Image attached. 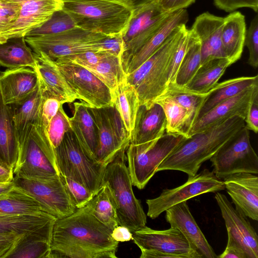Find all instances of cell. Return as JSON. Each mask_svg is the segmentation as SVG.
Here are the masks:
<instances>
[{
    "mask_svg": "<svg viewBox=\"0 0 258 258\" xmlns=\"http://www.w3.org/2000/svg\"><path fill=\"white\" fill-rule=\"evenodd\" d=\"M112 230L98 221L86 206L56 219L53 228L49 258H116L119 242Z\"/></svg>",
    "mask_w": 258,
    "mask_h": 258,
    "instance_id": "cell-1",
    "label": "cell"
},
{
    "mask_svg": "<svg viewBox=\"0 0 258 258\" xmlns=\"http://www.w3.org/2000/svg\"><path fill=\"white\" fill-rule=\"evenodd\" d=\"M244 125V120L235 116L186 137L162 161L157 172L172 170L195 175L202 164Z\"/></svg>",
    "mask_w": 258,
    "mask_h": 258,
    "instance_id": "cell-2",
    "label": "cell"
},
{
    "mask_svg": "<svg viewBox=\"0 0 258 258\" xmlns=\"http://www.w3.org/2000/svg\"><path fill=\"white\" fill-rule=\"evenodd\" d=\"M138 0H62L77 27L108 37L122 36Z\"/></svg>",
    "mask_w": 258,
    "mask_h": 258,
    "instance_id": "cell-3",
    "label": "cell"
},
{
    "mask_svg": "<svg viewBox=\"0 0 258 258\" xmlns=\"http://www.w3.org/2000/svg\"><path fill=\"white\" fill-rule=\"evenodd\" d=\"M186 29V25L176 28L152 55L126 75V81L137 93L140 105L150 106L164 93L171 56Z\"/></svg>",
    "mask_w": 258,
    "mask_h": 258,
    "instance_id": "cell-4",
    "label": "cell"
},
{
    "mask_svg": "<svg viewBox=\"0 0 258 258\" xmlns=\"http://www.w3.org/2000/svg\"><path fill=\"white\" fill-rule=\"evenodd\" d=\"M127 148L122 149L107 165L102 184H106L108 188L118 225L127 227L133 233L146 226L147 216L133 190L131 176L125 162Z\"/></svg>",
    "mask_w": 258,
    "mask_h": 258,
    "instance_id": "cell-5",
    "label": "cell"
},
{
    "mask_svg": "<svg viewBox=\"0 0 258 258\" xmlns=\"http://www.w3.org/2000/svg\"><path fill=\"white\" fill-rule=\"evenodd\" d=\"M55 155L60 175L83 184L93 195L97 193L102 185L106 166L83 151L71 129L55 149Z\"/></svg>",
    "mask_w": 258,
    "mask_h": 258,
    "instance_id": "cell-6",
    "label": "cell"
},
{
    "mask_svg": "<svg viewBox=\"0 0 258 258\" xmlns=\"http://www.w3.org/2000/svg\"><path fill=\"white\" fill-rule=\"evenodd\" d=\"M107 37L77 27L55 34L25 36V39L34 53L55 60L86 51L104 52L102 43Z\"/></svg>",
    "mask_w": 258,
    "mask_h": 258,
    "instance_id": "cell-7",
    "label": "cell"
},
{
    "mask_svg": "<svg viewBox=\"0 0 258 258\" xmlns=\"http://www.w3.org/2000/svg\"><path fill=\"white\" fill-rule=\"evenodd\" d=\"M185 138L181 134L166 133L154 143L136 145L130 143L126 159L133 185L143 189L162 161Z\"/></svg>",
    "mask_w": 258,
    "mask_h": 258,
    "instance_id": "cell-8",
    "label": "cell"
},
{
    "mask_svg": "<svg viewBox=\"0 0 258 258\" xmlns=\"http://www.w3.org/2000/svg\"><path fill=\"white\" fill-rule=\"evenodd\" d=\"M213 172L221 179L239 172L258 173V157L251 146L245 125L236 132L210 159Z\"/></svg>",
    "mask_w": 258,
    "mask_h": 258,
    "instance_id": "cell-9",
    "label": "cell"
},
{
    "mask_svg": "<svg viewBox=\"0 0 258 258\" xmlns=\"http://www.w3.org/2000/svg\"><path fill=\"white\" fill-rule=\"evenodd\" d=\"M170 13L163 10L157 1L140 0L136 2L130 23L122 35L123 68L130 58L155 34Z\"/></svg>",
    "mask_w": 258,
    "mask_h": 258,
    "instance_id": "cell-10",
    "label": "cell"
},
{
    "mask_svg": "<svg viewBox=\"0 0 258 258\" xmlns=\"http://www.w3.org/2000/svg\"><path fill=\"white\" fill-rule=\"evenodd\" d=\"M224 189L223 180L218 178L213 171L204 169L194 176H188L187 180L181 185L164 189L158 197L147 200V216L152 219H155L167 209L179 203L200 195Z\"/></svg>",
    "mask_w": 258,
    "mask_h": 258,
    "instance_id": "cell-11",
    "label": "cell"
},
{
    "mask_svg": "<svg viewBox=\"0 0 258 258\" xmlns=\"http://www.w3.org/2000/svg\"><path fill=\"white\" fill-rule=\"evenodd\" d=\"M13 181L41 203L56 219L69 216L77 209L60 175L38 178L14 176Z\"/></svg>",
    "mask_w": 258,
    "mask_h": 258,
    "instance_id": "cell-12",
    "label": "cell"
},
{
    "mask_svg": "<svg viewBox=\"0 0 258 258\" xmlns=\"http://www.w3.org/2000/svg\"><path fill=\"white\" fill-rule=\"evenodd\" d=\"M56 63L81 102L96 108L113 105L110 90L85 68L71 62Z\"/></svg>",
    "mask_w": 258,
    "mask_h": 258,
    "instance_id": "cell-13",
    "label": "cell"
},
{
    "mask_svg": "<svg viewBox=\"0 0 258 258\" xmlns=\"http://www.w3.org/2000/svg\"><path fill=\"white\" fill-rule=\"evenodd\" d=\"M133 240L139 248L157 250L175 258H201L181 231L174 226L158 230L145 226L133 232Z\"/></svg>",
    "mask_w": 258,
    "mask_h": 258,
    "instance_id": "cell-14",
    "label": "cell"
},
{
    "mask_svg": "<svg viewBox=\"0 0 258 258\" xmlns=\"http://www.w3.org/2000/svg\"><path fill=\"white\" fill-rule=\"evenodd\" d=\"M21 5L18 18L11 27L0 35V43L13 37H25L41 26L53 14L62 9V0H18Z\"/></svg>",
    "mask_w": 258,
    "mask_h": 258,
    "instance_id": "cell-15",
    "label": "cell"
},
{
    "mask_svg": "<svg viewBox=\"0 0 258 258\" xmlns=\"http://www.w3.org/2000/svg\"><path fill=\"white\" fill-rule=\"evenodd\" d=\"M215 199L228 234L241 245L247 258H258V236L249 221L233 207L224 195L217 191Z\"/></svg>",
    "mask_w": 258,
    "mask_h": 258,
    "instance_id": "cell-16",
    "label": "cell"
},
{
    "mask_svg": "<svg viewBox=\"0 0 258 258\" xmlns=\"http://www.w3.org/2000/svg\"><path fill=\"white\" fill-rule=\"evenodd\" d=\"M225 189L235 209L246 217L258 220V177L257 174L239 172L223 179Z\"/></svg>",
    "mask_w": 258,
    "mask_h": 258,
    "instance_id": "cell-17",
    "label": "cell"
},
{
    "mask_svg": "<svg viewBox=\"0 0 258 258\" xmlns=\"http://www.w3.org/2000/svg\"><path fill=\"white\" fill-rule=\"evenodd\" d=\"M165 212L166 221L181 231L191 248L201 258L218 257L191 214L186 201L175 205Z\"/></svg>",
    "mask_w": 258,
    "mask_h": 258,
    "instance_id": "cell-18",
    "label": "cell"
},
{
    "mask_svg": "<svg viewBox=\"0 0 258 258\" xmlns=\"http://www.w3.org/2000/svg\"><path fill=\"white\" fill-rule=\"evenodd\" d=\"M257 91L258 85L249 87L218 104L192 124L187 137L235 116L244 120L252 98Z\"/></svg>",
    "mask_w": 258,
    "mask_h": 258,
    "instance_id": "cell-19",
    "label": "cell"
},
{
    "mask_svg": "<svg viewBox=\"0 0 258 258\" xmlns=\"http://www.w3.org/2000/svg\"><path fill=\"white\" fill-rule=\"evenodd\" d=\"M224 19L205 12L196 18L190 29L200 42L201 64L213 59L226 57L221 40Z\"/></svg>",
    "mask_w": 258,
    "mask_h": 258,
    "instance_id": "cell-20",
    "label": "cell"
},
{
    "mask_svg": "<svg viewBox=\"0 0 258 258\" xmlns=\"http://www.w3.org/2000/svg\"><path fill=\"white\" fill-rule=\"evenodd\" d=\"M14 176L29 178L59 176L58 168L54 166L30 136L20 146L18 158L14 169Z\"/></svg>",
    "mask_w": 258,
    "mask_h": 258,
    "instance_id": "cell-21",
    "label": "cell"
},
{
    "mask_svg": "<svg viewBox=\"0 0 258 258\" xmlns=\"http://www.w3.org/2000/svg\"><path fill=\"white\" fill-rule=\"evenodd\" d=\"M35 57L34 70L38 76L43 91L47 96L58 100L62 104L73 103L78 99L54 60L35 53Z\"/></svg>",
    "mask_w": 258,
    "mask_h": 258,
    "instance_id": "cell-22",
    "label": "cell"
},
{
    "mask_svg": "<svg viewBox=\"0 0 258 258\" xmlns=\"http://www.w3.org/2000/svg\"><path fill=\"white\" fill-rule=\"evenodd\" d=\"M166 119L162 107L154 102L149 106L139 105L130 143L140 145L154 143L166 133Z\"/></svg>",
    "mask_w": 258,
    "mask_h": 258,
    "instance_id": "cell-23",
    "label": "cell"
},
{
    "mask_svg": "<svg viewBox=\"0 0 258 258\" xmlns=\"http://www.w3.org/2000/svg\"><path fill=\"white\" fill-rule=\"evenodd\" d=\"M56 220L50 214L0 216V232L25 234L28 239H40L50 242Z\"/></svg>",
    "mask_w": 258,
    "mask_h": 258,
    "instance_id": "cell-24",
    "label": "cell"
},
{
    "mask_svg": "<svg viewBox=\"0 0 258 258\" xmlns=\"http://www.w3.org/2000/svg\"><path fill=\"white\" fill-rule=\"evenodd\" d=\"M44 93L39 80L36 89L27 97L8 104L20 146L29 138L38 118Z\"/></svg>",
    "mask_w": 258,
    "mask_h": 258,
    "instance_id": "cell-25",
    "label": "cell"
},
{
    "mask_svg": "<svg viewBox=\"0 0 258 258\" xmlns=\"http://www.w3.org/2000/svg\"><path fill=\"white\" fill-rule=\"evenodd\" d=\"M38 84L37 73L30 67L8 69L0 73V90L7 105L27 97Z\"/></svg>",
    "mask_w": 258,
    "mask_h": 258,
    "instance_id": "cell-26",
    "label": "cell"
},
{
    "mask_svg": "<svg viewBox=\"0 0 258 258\" xmlns=\"http://www.w3.org/2000/svg\"><path fill=\"white\" fill-rule=\"evenodd\" d=\"M188 14L185 9L170 13L151 38L128 59L123 69L126 75L138 68L152 55L177 27L186 25Z\"/></svg>",
    "mask_w": 258,
    "mask_h": 258,
    "instance_id": "cell-27",
    "label": "cell"
},
{
    "mask_svg": "<svg viewBox=\"0 0 258 258\" xmlns=\"http://www.w3.org/2000/svg\"><path fill=\"white\" fill-rule=\"evenodd\" d=\"M258 85V76L240 77L217 83L207 93L197 110L193 123L218 104L244 90Z\"/></svg>",
    "mask_w": 258,
    "mask_h": 258,
    "instance_id": "cell-28",
    "label": "cell"
},
{
    "mask_svg": "<svg viewBox=\"0 0 258 258\" xmlns=\"http://www.w3.org/2000/svg\"><path fill=\"white\" fill-rule=\"evenodd\" d=\"M88 106L81 102L74 103L73 115L70 117L71 128L83 151L96 160L98 149L97 131Z\"/></svg>",
    "mask_w": 258,
    "mask_h": 258,
    "instance_id": "cell-29",
    "label": "cell"
},
{
    "mask_svg": "<svg viewBox=\"0 0 258 258\" xmlns=\"http://www.w3.org/2000/svg\"><path fill=\"white\" fill-rule=\"evenodd\" d=\"M89 111L96 126L98 149L96 160L107 166L118 155L123 148V145L115 136L104 108H92L88 106Z\"/></svg>",
    "mask_w": 258,
    "mask_h": 258,
    "instance_id": "cell-30",
    "label": "cell"
},
{
    "mask_svg": "<svg viewBox=\"0 0 258 258\" xmlns=\"http://www.w3.org/2000/svg\"><path fill=\"white\" fill-rule=\"evenodd\" d=\"M19 152V144L10 109L5 103L0 90V166L14 171Z\"/></svg>",
    "mask_w": 258,
    "mask_h": 258,
    "instance_id": "cell-31",
    "label": "cell"
},
{
    "mask_svg": "<svg viewBox=\"0 0 258 258\" xmlns=\"http://www.w3.org/2000/svg\"><path fill=\"white\" fill-rule=\"evenodd\" d=\"M221 40L225 55L232 64L241 57L246 33L244 16L239 12H231L224 17Z\"/></svg>",
    "mask_w": 258,
    "mask_h": 258,
    "instance_id": "cell-32",
    "label": "cell"
},
{
    "mask_svg": "<svg viewBox=\"0 0 258 258\" xmlns=\"http://www.w3.org/2000/svg\"><path fill=\"white\" fill-rule=\"evenodd\" d=\"M45 214L50 213L41 203L27 192L15 185L0 195V216H37Z\"/></svg>",
    "mask_w": 258,
    "mask_h": 258,
    "instance_id": "cell-33",
    "label": "cell"
},
{
    "mask_svg": "<svg viewBox=\"0 0 258 258\" xmlns=\"http://www.w3.org/2000/svg\"><path fill=\"white\" fill-rule=\"evenodd\" d=\"M61 104L58 100L48 97L44 93V99L38 118L31 133L36 143L52 163L57 168L55 151L49 140L48 130L51 119Z\"/></svg>",
    "mask_w": 258,
    "mask_h": 258,
    "instance_id": "cell-34",
    "label": "cell"
},
{
    "mask_svg": "<svg viewBox=\"0 0 258 258\" xmlns=\"http://www.w3.org/2000/svg\"><path fill=\"white\" fill-rule=\"evenodd\" d=\"M231 64L230 60L226 57L208 61L201 65L185 86L178 87L190 93L203 95L217 83L227 68Z\"/></svg>",
    "mask_w": 258,
    "mask_h": 258,
    "instance_id": "cell-35",
    "label": "cell"
},
{
    "mask_svg": "<svg viewBox=\"0 0 258 258\" xmlns=\"http://www.w3.org/2000/svg\"><path fill=\"white\" fill-rule=\"evenodd\" d=\"M0 65L8 69H35V53L27 46L25 37L11 38L0 43Z\"/></svg>",
    "mask_w": 258,
    "mask_h": 258,
    "instance_id": "cell-36",
    "label": "cell"
},
{
    "mask_svg": "<svg viewBox=\"0 0 258 258\" xmlns=\"http://www.w3.org/2000/svg\"><path fill=\"white\" fill-rule=\"evenodd\" d=\"M154 102L162 108L166 119V133L181 134L187 137L194 122L193 115L170 96L162 95Z\"/></svg>",
    "mask_w": 258,
    "mask_h": 258,
    "instance_id": "cell-37",
    "label": "cell"
},
{
    "mask_svg": "<svg viewBox=\"0 0 258 258\" xmlns=\"http://www.w3.org/2000/svg\"><path fill=\"white\" fill-rule=\"evenodd\" d=\"M111 93L113 105L118 111L131 136L140 105L137 93L125 79Z\"/></svg>",
    "mask_w": 258,
    "mask_h": 258,
    "instance_id": "cell-38",
    "label": "cell"
},
{
    "mask_svg": "<svg viewBox=\"0 0 258 258\" xmlns=\"http://www.w3.org/2000/svg\"><path fill=\"white\" fill-rule=\"evenodd\" d=\"M190 33L186 49L176 74V86H185L194 77L201 65V45L197 36L189 29Z\"/></svg>",
    "mask_w": 258,
    "mask_h": 258,
    "instance_id": "cell-39",
    "label": "cell"
},
{
    "mask_svg": "<svg viewBox=\"0 0 258 258\" xmlns=\"http://www.w3.org/2000/svg\"><path fill=\"white\" fill-rule=\"evenodd\" d=\"M86 206L93 216L112 230L118 225L115 208L106 184L102 185Z\"/></svg>",
    "mask_w": 258,
    "mask_h": 258,
    "instance_id": "cell-40",
    "label": "cell"
},
{
    "mask_svg": "<svg viewBox=\"0 0 258 258\" xmlns=\"http://www.w3.org/2000/svg\"><path fill=\"white\" fill-rule=\"evenodd\" d=\"M113 91L126 78L121 57L108 54L97 64L85 68Z\"/></svg>",
    "mask_w": 258,
    "mask_h": 258,
    "instance_id": "cell-41",
    "label": "cell"
},
{
    "mask_svg": "<svg viewBox=\"0 0 258 258\" xmlns=\"http://www.w3.org/2000/svg\"><path fill=\"white\" fill-rule=\"evenodd\" d=\"M77 27L73 18L62 9L55 12L41 26L31 31L26 36L55 34Z\"/></svg>",
    "mask_w": 258,
    "mask_h": 258,
    "instance_id": "cell-42",
    "label": "cell"
},
{
    "mask_svg": "<svg viewBox=\"0 0 258 258\" xmlns=\"http://www.w3.org/2000/svg\"><path fill=\"white\" fill-rule=\"evenodd\" d=\"M50 242L26 236L9 255L12 258H49Z\"/></svg>",
    "mask_w": 258,
    "mask_h": 258,
    "instance_id": "cell-43",
    "label": "cell"
},
{
    "mask_svg": "<svg viewBox=\"0 0 258 258\" xmlns=\"http://www.w3.org/2000/svg\"><path fill=\"white\" fill-rule=\"evenodd\" d=\"M62 105L51 119L48 130L49 140L54 151L60 144L65 134L71 129L70 117L66 113Z\"/></svg>",
    "mask_w": 258,
    "mask_h": 258,
    "instance_id": "cell-44",
    "label": "cell"
},
{
    "mask_svg": "<svg viewBox=\"0 0 258 258\" xmlns=\"http://www.w3.org/2000/svg\"><path fill=\"white\" fill-rule=\"evenodd\" d=\"M69 194L77 209L86 206L94 196L84 185L66 176L60 175Z\"/></svg>",
    "mask_w": 258,
    "mask_h": 258,
    "instance_id": "cell-45",
    "label": "cell"
},
{
    "mask_svg": "<svg viewBox=\"0 0 258 258\" xmlns=\"http://www.w3.org/2000/svg\"><path fill=\"white\" fill-rule=\"evenodd\" d=\"M189 33V29L186 28L171 56L167 73V86L174 82L176 74L186 49Z\"/></svg>",
    "mask_w": 258,
    "mask_h": 258,
    "instance_id": "cell-46",
    "label": "cell"
},
{
    "mask_svg": "<svg viewBox=\"0 0 258 258\" xmlns=\"http://www.w3.org/2000/svg\"><path fill=\"white\" fill-rule=\"evenodd\" d=\"M20 8L18 0H0V35L8 31L16 22Z\"/></svg>",
    "mask_w": 258,
    "mask_h": 258,
    "instance_id": "cell-47",
    "label": "cell"
},
{
    "mask_svg": "<svg viewBox=\"0 0 258 258\" xmlns=\"http://www.w3.org/2000/svg\"><path fill=\"white\" fill-rule=\"evenodd\" d=\"M244 45L247 47L249 56L247 63L253 68L258 66V16L251 20L250 26L246 31Z\"/></svg>",
    "mask_w": 258,
    "mask_h": 258,
    "instance_id": "cell-48",
    "label": "cell"
},
{
    "mask_svg": "<svg viewBox=\"0 0 258 258\" xmlns=\"http://www.w3.org/2000/svg\"><path fill=\"white\" fill-rule=\"evenodd\" d=\"M104 109L115 136L123 145H128L130 143L131 136L118 111L113 105L104 107Z\"/></svg>",
    "mask_w": 258,
    "mask_h": 258,
    "instance_id": "cell-49",
    "label": "cell"
},
{
    "mask_svg": "<svg viewBox=\"0 0 258 258\" xmlns=\"http://www.w3.org/2000/svg\"><path fill=\"white\" fill-rule=\"evenodd\" d=\"M108 54H110L104 52L86 51L60 58L54 61L56 62H71L87 68L95 65Z\"/></svg>",
    "mask_w": 258,
    "mask_h": 258,
    "instance_id": "cell-50",
    "label": "cell"
},
{
    "mask_svg": "<svg viewBox=\"0 0 258 258\" xmlns=\"http://www.w3.org/2000/svg\"><path fill=\"white\" fill-rule=\"evenodd\" d=\"M25 236V234L0 232V258L8 257Z\"/></svg>",
    "mask_w": 258,
    "mask_h": 258,
    "instance_id": "cell-51",
    "label": "cell"
},
{
    "mask_svg": "<svg viewBox=\"0 0 258 258\" xmlns=\"http://www.w3.org/2000/svg\"><path fill=\"white\" fill-rule=\"evenodd\" d=\"M216 7L227 12H232L241 8L251 9L257 12L258 0H214Z\"/></svg>",
    "mask_w": 258,
    "mask_h": 258,
    "instance_id": "cell-52",
    "label": "cell"
},
{
    "mask_svg": "<svg viewBox=\"0 0 258 258\" xmlns=\"http://www.w3.org/2000/svg\"><path fill=\"white\" fill-rule=\"evenodd\" d=\"M246 127L257 133L258 132V91H256L249 106L244 119Z\"/></svg>",
    "mask_w": 258,
    "mask_h": 258,
    "instance_id": "cell-53",
    "label": "cell"
},
{
    "mask_svg": "<svg viewBox=\"0 0 258 258\" xmlns=\"http://www.w3.org/2000/svg\"><path fill=\"white\" fill-rule=\"evenodd\" d=\"M102 48L104 52L122 58L124 50L122 36L106 38L103 42Z\"/></svg>",
    "mask_w": 258,
    "mask_h": 258,
    "instance_id": "cell-54",
    "label": "cell"
},
{
    "mask_svg": "<svg viewBox=\"0 0 258 258\" xmlns=\"http://www.w3.org/2000/svg\"><path fill=\"white\" fill-rule=\"evenodd\" d=\"M220 258H247L241 245L232 236L228 234V241L224 251L220 255Z\"/></svg>",
    "mask_w": 258,
    "mask_h": 258,
    "instance_id": "cell-55",
    "label": "cell"
},
{
    "mask_svg": "<svg viewBox=\"0 0 258 258\" xmlns=\"http://www.w3.org/2000/svg\"><path fill=\"white\" fill-rule=\"evenodd\" d=\"M196 0H159L158 4L165 11L172 13L181 9H185Z\"/></svg>",
    "mask_w": 258,
    "mask_h": 258,
    "instance_id": "cell-56",
    "label": "cell"
},
{
    "mask_svg": "<svg viewBox=\"0 0 258 258\" xmlns=\"http://www.w3.org/2000/svg\"><path fill=\"white\" fill-rule=\"evenodd\" d=\"M111 236L118 242L133 240V233L127 227L119 225L112 230Z\"/></svg>",
    "mask_w": 258,
    "mask_h": 258,
    "instance_id": "cell-57",
    "label": "cell"
},
{
    "mask_svg": "<svg viewBox=\"0 0 258 258\" xmlns=\"http://www.w3.org/2000/svg\"><path fill=\"white\" fill-rule=\"evenodd\" d=\"M14 174L13 170L8 169L0 166V183H6L13 181Z\"/></svg>",
    "mask_w": 258,
    "mask_h": 258,
    "instance_id": "cell-58",
    "label": "cell"
},
{
    "mask_svg": "<svg viewBox=\"0 0 258 258\" xmlns=\"http://www.w3.org/2000/svg\"><path fill=\"white\" fill-rule=\"evenodd\" d=\"M14 185L13 181L6 183H0V195L11 189Z\"/></svg>",
    "mask_w": 258,
    "mask_h": 258,
    "instance_id": "cell-59",
    "label": "cell"
},
{
    "mask_svg": "<svg viewBox=\"0 0 258 258\" xmlns=\"http://www.w3.org/2000/svg\"><path fill=\"white\" fill-rule=\"evenodd\" d=\"M139 1H140V0H139ZM154 1H159V0H154Z\"/></svg>",
    "mask_w": 258,
    "mask_h": 258,
    "instance_id": "cell-60",
    "label": "cell"
}]
</instances>
